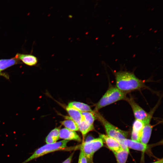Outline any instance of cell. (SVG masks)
<instances>
[{
    "mask_svg": "<svg viewBox=\"0 0 163 163\" xmlns=\"http://www.w3.org/2000/svg\"><path fill=\"white\" fill-rule=\"evenodd\" d=\"M114 74L116 87L122 91L140 90L145 86L144 81L132 72L121 70L114 72Z\"/></svg>",
    "mask_w": 163,
    "mask_h": 163,
    "instance_id": "cell-1",
    "label": "cell"
},
{
    "mask_svg": "<svg viewBox=\"0 0 163 163\" xmlns=\"http://www.w3.org/2000/svg\"><path fill=\"white\" fill-rule=\"evenodd\" d=\"M96 118H97L102 123L108 136L117 140L120 144L123 149H129L123 143V140L126 139L128 132L122 130L111 124L103 117L97 112L94 113Z\"/></svg>",
    "mask_w": 163,
    "mask_h": 163,
    "instance_id": "cell-2",
    "label": "cell"
},
{
    "mask_svg": "<svg viewBox=\"0 0 163 163\" xmlns=\"http://www.w3.org/2000/svg\"><path fill=\"white\" fill-rule=\"evenodd\" d=\"M126 93L116 87L110 88L97 103L93 111L97 112L100 109L118 101L126 100Z\"/></svg>",
    "mask_w": 163,
    "mask_h": 163,
    "instance_id": "cell-3",
    "label": "cell"
},
{
    "mask_svg": "<svg viewBox=\"0 0 163 163\" xmlns=\"http://www.w3.org/2000/svg\"><path fill=\"white\" fill-rule=\"evenodd\" d=\"M68 140H63L55 142L46 144L37 149L29 158L21 163H27L48 153L64 149Z\"/></svg>",
    "mask_w": 163,
    "mask_h": 163,
    "instance_id": "cell-4",
    "label": "cell"
},
{
    "mask_svg": "<svg viewBox=\"0 0 163 163\" xmlns=\"http://www.w3.org/2000/svg\"><path fill=\"white\" fill-rule=\"evenodd\" d=\"M131 106L136 119L145 121L151 119L153 112L148 113L138 105L132 98H127L126 100Z\"/></svg>",
    "mask_w": 163,
    "mask_h": 163,
    "instance_id": "cell-5",
    "label": "cell"
},
{
    "mask_svg": "<svg viewBox=\"0 0 163 163\" xmlns=\"http://www.w3.org/2000/svg\"><path fill=\"white\" fill-rule=\"evenodd\" d=\"M99 137L113 152L123 149L120 143L115 139L104 134H100Z\"/></svg>",
    "mask_w": 163,
    "mask_h": 163,
    "instance_id": "cell-6",
    "label": "cell"
},
{
    "mask_svg": "<svg viewBox=\"0 0 163 163\" xmlns=\"http://www.w3.org/2000/svg\"><path fill=\"white\" fill-rule=\"evenodd\" d=\"M59 138L68 141L73 140L78 142L81 141V138L75 131L71 130L66 128L60 129Z\"/></svg>",
    "mask_w": 163,
    "mask_h": 163,
    "instance_id": "cell-7",
    "label": "cell"
},
{
    "mask_svg": "<svg viewBox=\"0 0 163 163\" xmlns=\"http://www.w3.org/2000/svg\"><path fill=\"white\" fill-rule=\"evenodd\" d=\"M91 140L83 142L81 145L88 163H92L93 155L95 152Z\"/></svg>",
    "mask_w": 163,
    "mask_h": 163,
    "instance_id": "cell-8",
    "label": "cell"
},
{
    "mask_svg": "<svg viewBox=\"0 0 163 163\" xmlns=\"http://www.w3.org/2000/svg\"><path fill=\"white\" fill-rule=\"evenodd\" d=\"M123 143L129 149L130 148L143 152H145L148 148L147 145L143 144L139 142L127 139L124 140Z\"/></svg>",
    "mask_w": 163,
    "mask_h": 163,
    "instance_id": "cell-9",
    "label": "cell"
},
{
    "mask_svg": "<svg viewBox=\"0 0 163 163\" xmlns=\"http://www.w3.org/2000/svg\"><path fill=\"white\" fill-rule=\"evenodd\" d=\"M152 129V126L150 123L144 124L140 133V142L147 145L151 137Z\"/></svg>",
    "mask_w": 163,
    "mask_h": 163,
    "instance_id": "cell-10",
    "label": "cell"
},
{
    "mask_svg": "<svg viewBox=\"0 0 163 163\" xmlns=\"http://www.w3.org/2000/svg\"><path fill=\"white\" fill-rule=\"evenodd\" d=\"M16 55L21 61L27 65L34 66L38 63L37 58L33 55L18 53Z\"/></svg>",
    "mask_w": 163,
    "mask_h": 163,
    "instance_id": "cell-11",
    "label": "cell"
},
{
    "mask_svg": "<svg viewBox=\"0 0 163 163\" xmlns=\"http://www.w3.org/2000/svg\"><path fill=\"white\" fill-rule=\"evenodd\" d=\"M21 62L16 55L10 59H0V72L15 65L22 63Z\"/></svg>",
    "mask_w": 163,
    "mask_h": 163,
    "instance_id": "cell-12",
    "label": "cell"
},
{
    "mask_svg": "<svg viewBox=\"0 0 163 163\" xmlns=\"http://www.w3.org/2000/svg\"><path fill=\"white\" fill-rule=\"evenodd\" d=\"M66 110L71 119L77 124L79 123L83 120L81 112L75 109L68 106L66 107Z\"/></svg>",
    "mask_w": 163,
    "mask_h": 163,
    "instance_id": "cell-13",
    "label": "cell"
},
{
    "mask_svg": "<svg viewBox=\"0 0 163 163\" xmlns=\"http://www.w3.org/2000/svg\"><path fill=\"white\" fill-rule=\"evenodd\" d=\"M68 107L75 109L81 112H93L90 106L85 103L77 101H72L68 104Z\"/></svg>",
    "mask_w": 163,
    "mask_h": 163,
    "instance_id": "cell-14",
    "label": "cell"
},
{
    "mask_svg": "<svg viewBox=\"0 0 163 163\" xmlns=\"http://www.w3.org/2000/svg\"><path fill=\"white\" fill-rule=\"evenodd\" d=\"M59 127H56L52 130L45 139L46 144L52 143L57 142L59 138Z\"/></svg>",
    "mask_w": 163,
    "mask_h": 163,
    "instance_id": "cell-15",
    "label": "cell"
},
{
    "mask_svg": "<svg viewBox=\"0 0 163 163\" xmlns=\"http://www.w3.org/2000/svg\"><path fill=\"white\" fill-rule=\"evenodd\" d=\"M129 152V149H122L117 152H113L117 160V163H126Z\"/></svg>",
    "mask_w": 163,
    "mask_h": 163,
    "instance_id": "cell-16",
    "label": "cell"
},
{
    "mask_svg": "<svg viewBox=\"0 0 163 163\" xmlns=\"http://www.w3.org/2000/svg\"><path fill=\"white\" fill-rule=\"evenodd\" d=\"M77 125L78 130L81 133L83 139L89 132L94 129L93 125L89 124L83 120Z\"/></svg>",
    "mask_w": 163,
    "mask_h": 163,
    "instance_id": "cell-17",
    "label": "cell"
},
{
    "mask_svg": "<svg viewBox=\"0 0 163 163\" xmlns=\"http://www.w3.org/2000/svg\"><path fill=\"white\" fill-rule=\"evenodd\" d=\"M66 119L67 120L60 122L62 125L66 128L74 131L78 130V125L75 121L72 120L69 117L66 116Z\"/></svg>",
    "mask_w": 163,
    "mask_h": 163,
    "instance_id": "cell-18",
    "label": "cell"
},
{
    "mask_svg": "<svg viewBox=\"0 0 163 163\" xmlns=\"http://www.w3.org/2000/svg\"><path fill=\"white\" fill-rule=\"evenodd\" d=\"M83 120L88 124L93 125V123L96 117L94 111L93 112H81Z\"/></svg>",
    "mask_w": 163,
    "mask_h": 163,
    "instance_id": "cell-19",
    "label": "cell"
},
{
    "mask_svg": "<svg viewBox=\"0 0 163 163\" xmlns=\"http://www.w3.org/2000/svg\"><path fill=\"white\" fill-rule=\"evenodd\" d=\"M144 125L142 120L136 119L133 124L132 131L140 134Z\"/></svg>",
    "mask_w": 163,
    "mask_h": 163,
    "instance_id": "cell-20",
    "label": "cell"
},
{
    "mask_svg": "<svg viewBox=\"0 0 163 163\" xmlns=\"http://www.w3.org/2000/svg\"><path fill=\"white\" fill-rule=\"evenodd\" d=\"M78 163H88L86 158L81 147Z\"/></svg>",
    "mask_w": 163,
    "mask_h": 163,
    "instance_id": "cell-21",
    "label": "cell"
},
{
    "mask_svg": "<svg viewBox=\"0 0 163 163\" xmlns=\"http://www.w3.org/2000/svg\"><path fill=\"white\" fill-rule=\"evenodd\" d=\"M73 154L74 152H73L62 163H71Z\"/></svg>",
    "mask_w": 163,
    "mask_h": 163,
    "instance_id": "cell-22",
    "label": "cell"
},
{
    "mask_svg": "<svg viewBox=\"0 0 163 163\" xmlns=\"http://www.w3.org/2000/svg\"><path fill=\"white\" fill-rule=\"evenodd\" d=\"M0 76H3L7 78H8V76L6 74L1 72H0Z\"/></svg>",
    "mask_w": 163,
    "mask_h": 163,
    "instance_id": "cell-23",
    "label": "cell"
},
{
    "mask_svg": "<svg viewBox=\"0 0 163 163\" xmlns=\"http://www.w3.org/2000/svg\"><path fill=\"white\" fill-rule=\"evenodd\" d=\"M152 163H163V159H161L156 161Z\"/></svg>",
    "mask_w": 163,
    "mask_h": 163,
    "instance_id": "cell-24",
    "label": "cell"
},
{
    "mask_svg": "<svg viewBox=\"0 0 163 163\" xmlns=\"http://www.w3.org/2000/svg\"><path fill=\"white\" fill-rule=\"evenodd\" d=\"M92 163H93L92 162Z\"/></svg>",
    "mask_w": 163,
    "mask_h": 163,
    "instance_id": "cell-25",
    "label": "cell"
}]
</instances>
